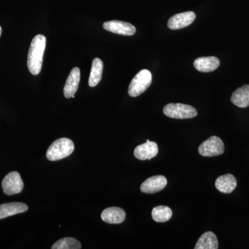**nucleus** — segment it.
Segmentation results:
<instances>
[{
    "label": "nucleus",
    "instance_id": "nucleus-1",
    "mask_svg": "<svg viewBox=\"0 0 249 249\" xmlns=\"http://www.w3.org/2000/svg\"><path fill=\"white\" fill-rule=\"evenodd\" d=\"M45 47V36L41 34L36 36L31 42L28 54L27 65L29 71L34 76L38 75L42 70Z\"/></svg>",
    "mask_w": 249,
    "mask_h": 249
},
{
    "label": "nucleus",
    "instance_id": "nucleus-2",
    "mask_svg": "<svg viewBox=\"0 0 249 249\" xmlns=\"http://www.w3.org/2000/svg\"><path fill=\"white\" fill-rule=\"evenodd\" d=\"M73 150H74V144L71 139L67 138L57 139L47 150V158L52 161L62 160L71 155Z\"/></svg>",
    "mask_w": 249,
    "mask_h": 249
},
{
    "label": "nucleus",
    "instance_id": "nucleus-3",
    "mask_svg": "<svg viewBox=\"0 0 249 249\" xmlns=\"http://www.w3.org/2000/svg\"><path fill=\"white\" fill-rule=\"evenodd\" d=\"M152 73L147 70L139 72L131 81L128 93L132 97H137L146 91L152 83Z\"/></svg>",
    "mask_w": 249,
    "mask_h": 249
},
{
    "label": "nucleus",
    "instance_id": "nucleus-4",
    "mask_svg": "<svg viewBox=\"0 0 249 249\" xmlns=\"http://www.w3.org/2000/svg\"><path fill=\"white\" fill-rule=\"evenodd\" d=\"M163 113L168 117L175 119H188L197 115L196 109L193 106L182 103H170L163 108Z\"/></svg>",
    "mask_w": 249,
    "mask_h": 249
},
{
    "label": "nucleus",
    "instance_id": "nucleus-5",
    "mask_svg": "<svg viewBox=\"0 0 249 249\" xmlns=\"http://www.w3.org/2000/svg\"><path fill=\"white\" fill-rule=\"evenodd\" d=\"M198 150L203 157H215L224 153V144L219 137L213 136L203 142Z\"/></svg>",
    "mask_w": 249,
    "mask_h": 249
},
{
    "label": "nucleus",
    "instance_id": "nucleus-6",
    "mask_svg": "<svg viewBox=\"0 0 249 249\" xmlns=\"http://www.w3.org/2000/svg\"><path fill=\"white\" fill-rule=\"evenodd\" d=\"M1 186L5 194L14 196L22 191L24 183L18 172H11L5 177Z\"/></svg>",
    "mask_w": 249,
    "mask_h": 249
},
{
    "label": "nucleus",
    "instance_id": "nucleus-7",
    "mask_svg": "<svg viewBox=\"0 0 249 249\" xmlns=\"http://www.w3.org/2000/svg\"><path fill=\"white\" fill-rule=\"evenodd\" d=\"M196 14L193 11L181 13L175 15L170 18L168 27L172 30H178L191 25L196 19Z\"/></svg>",
    "mask_w": 249,
    "mask_h": 249
},
{
    "label": "nucleus",
    "instance_id": "nucleus-8",
    "mask_svg": "<svg viewBox=\"0 0 249 249\" xmlns=\"http://www.w3.org/2000/svg\"><path fill=\"white\" fill-rule=\"evenodd\" d=\"M103 28L106 31L122 36H132L135 34L136 28L132 24L123 21L112 20L105 22Z\"/></svg>",
    "mask_w": 249,
    "mask_h": 249
},
{
    "label": "nucleus",
    "instance_id": "nucleus-9",
    "mask_svg": "<svg viewBox=\"0 0 249 249\" xmlns=\"http://www.w3.org/2000/svg\"><path fill=\"white\" fill-rule=\"evenodd\" d=\"M166 178L163 175H157L147 178L141 186V191L144 193L152 194L164 189L166 186Z\"/></svg>",
    "mask_w": 249,
    "mask_h": 249
},
{
    "label": "nucleus",
    "instance_id": "nucleus-10",
    "mask_svg": "<svg viewBox=\"0 0 249 249\" xmlns=\"http://www.w3.org/2000/svg\"><path fill=\"white\" fill-rule=\"evenodd\" d=\"M158 152L157 144L147 140L146 142L138 145L134 149V155L139 160H151L157 155Z\"/></svg>",
    "mask_w": 249,
    "mask_h": 249
},
{
    "label": "nucleus",
    "instance_id": "nucleus-11",
    "mask_svg": "<svg viewBox=\"0 0 249 249\" xmlns=\"http://www.w3.org/2000/svg\"><path fill=\"white\" fill-rule=\"evenodd\" d=\"M80 79V71L78 67H74L70 72L64 88L65 98H75V93L78 90Z\"/></svg>",
    "mask_w": 249,
    "mask_h": 249
},
{
    "label": "nucleus",
    "instance_id": "nucleus-12",
    "mask_svg": "<svg viewBox=\"0 0 249 249\" xmlns=\"http://www.w3.org/2000/svg\"><path fill=\"white\" fill-rule=\"evenodd\" d=\"M126 214L124 210L119 207H110L105 209L101 213L103 222L108 224H118L124 222Z\"/></svg>",
    "mask_w": 249,
    "mask_h": 249
},
{
    "label": "nucleus",
    "instance_id": "nucleus-13",
    "mask_svg": "<svg viewBox=\"0 0 249 249\" xmlns=\"http://www.w3.org/2000/svg\"><path fill=\"white\" fill-rule=\"evenodd\" d=\"M220 65L219 59L214 56L200 57L194 61V66L197 71L201 72L213 71Z\"/></svg>",
    "mask_w": 249,
    "mask_h": 249
},
{
    "label": "nucleus",
    "instance_id": "nucleus-14",
    "mask_svg": "<svg viewBox=\"0 0 249 249\" xmlns=\"http://www.w3.org/2000/svg\"><path fill=\"white\" fill-rule=\"evenodd\" d=\"M236 186H237V180L235 177L231 174L222 175L216 179V188L221 193H225V194L231 193L235 189Z\"/></svg>",
    "mask_w": 249,
    "mask_h": 249
},
{
    "label": "nucleus",
    "instance_id": "nucleus-15",
    "mask_svg": "<svg viewBox=\"0 0 249 249\" xmlns=\"http://www.w3.org/2000/svg\"><path fill=\"white\" fill-rule=\"evenodd\" d=\"M28 209L29 208L27 205L23 203L13 202L0 205V219L22 213L28 211Z\"/></svg>",
    "mask_w": 249,
    "mask_h": 249
},
{
    "label": "nucleus",
    "instance_id": "nucleus-16",
    "mask_svg": "<svg viewBox=\"0 0 249 249\" xmlns=\"http://www.w3.org/2000/svg\"><path fill=\"white\" fill-rule=\"evenodd\" d=\"M231 101L232 104L241 108L249 106V85H243L232 93Z\"/></svg>",
    "mask_w": 249,
    "mask_h": 249
},
{
    "label": "nucleus",
    "instance_id": "nucleus-17",
    "mask_svg": "<svg viewBox=\"0 0 249 249\" xmlns=\"http://www.w3.org/2000/svg\"><path fill=\"white\" fill-rule=\"evenodd\" d=\"M103 62L100 58H94L91 65L89 78V85L91 88L96 87L102 79Z\"/></svg>",
    "mask_w": 249,
    "mask_h": 249
},
{
    "label": "nucleus",
    "instance_id": "nucleus-18",
    "mask_svg": "<svg viewBox=\"0 0 249 249\" xmlns=\"http://www.w3.org/2000/svg\"><path fill=\"white\" fill-rule=\"evenodd\" d=\"M196 249H217L218 241L213 232L208 231L201 236L196 242Z\"/></svg>",
    "mask_w": 249,
    "mask_h": 249
},
{
    "label": "nucleus",
    "instance_id": "nucleus-19",
    "mask_svg": "<svg viewBox=\"0 0 249 249\" xmlns=\"http://www.w3.org/2000/svg\"><path fill=\"white\" fill-rule=\"evenodd\" d=\"M152 216L155 222H166L171 219L172 216H173V212H172V210L168 206H156L152 210Z\"/></svg>",
    "mask_w": 249,
    "mask_h": 249
},
{
    "label": "nucleus",
    "instance_id": "nucleus-20",
    "mask_svg": "<svg viewBox=\"0 0 249 249\" xmlns=\"http://www.w3.org/2000/svg\"><path fill=\"white\" fill-rule=\"evenodd\" d=\"M81 248V244L73 237H65L57 241L52 247V249H80Z\"/></svg>",
    "mask_w": 249,
    "mask_h": 249
},
{
    "label": "nucleus",
    "instance_id": "nucleus-21",
    "mask_svg": "<svg viewBox=\"0 0 249 249\" xmlns=\"http://www.w3.org/2000/svg\"><path fill=\"white\" fill-rule=\"evenodd\" d=\"M1 27H0V36H1Z\"/></svg>",
    "mask_w": 249,
    "mask_h": 249
}]
</instances>
